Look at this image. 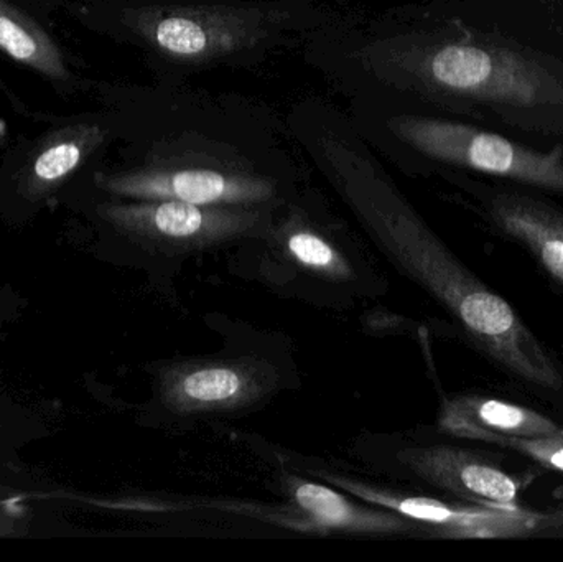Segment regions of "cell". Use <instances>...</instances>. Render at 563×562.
<instances>
[{
    "label": "cell",
    "mask_w": 563,
    "mask_h": 562,
    "mask_svg": "<svg viewBox=\"0 0 563 562\" xmlns=\"http://www.w3.org/2000/svg\"><path fill=\"white\" fill-rule=\"evenodd\" d=\"M328 175L377 243L455 317L479 349L525 382L562 388L554 360L515 307L450 253L360 145L338 152Z\"/></svg>",
    "instance_id": "1"
},
{
    "label": "cell",
    "mask_w": 563,
    "mask_h": 562,
    "mask_svg": "<svg viewBox=\"0 0 563 562\" xmlns=\"http://www.w3.org/2000/svg\"><path fill=\"white\" fill-rule=\"evenodd\" d=\"M417 78L440 95L499 108L563 106V81L536 56L506 43L459 38L420 49Z\"/></svg>",
    "instance_id": "2"
},
{
    "label": "cell",
    "mask_w": 563,
    "mask_h": 562,
    "mask_svg": "<svg viewBox=\"0 0 563 562\" xmlns=\"http://www.w3.org/2000/svg\"><path fill=\"white\" fill-rule=\"evenodd\" d=\"M389 128L437 161L563 195L562 148L542 154L495 132L426 115H397L389 119Z\"/></svg>",
    "instance_id": "3"
},
{
    "label": "cell",
    "mask_w": 563,
    "mask_h": 562,
    "mask_svg": "<svg viewBox=\"0 0 563 562\" xmlns=\"http://www.w3.org/2000/svg\"><path fill=\"white\" fill-rule=\"evenodd\" d=\"M131 25L162 55L190 63L233 55L266 35L260 12L233 7H144L132 13Z\"/></svg>",
    "instance_id": "4"
},
{
    "label": "cell",
    "mask_w": 563,
    "mask_h": 562,
    "mask_svg": "<svg viewBox=\"0 0 563 562\" xmlns=\"http://www.w3.org/2000/svg\"><path fill=\"white\" fill-rule=\"evenodd\" d=\"M109 188L144 200L256 207L276 197L271 178L243 168L211 164H167L114 175Z\"/></svg>",
    "instance_id": "5"
},
{
    "label": "cell",
    "mask_w": 563,
    "mask_h": 562,
    "mask_svg": "<svg viewBox=\"0 0 563 562\" xmlns=\"http://www.w3.org/2000/svg\"><path fill=\"white\" fill-rule=\"evenodd\" d=\"M122 218L139 233L174 251H194L236 240L256 230L263 214L244 205H197L148 200L122 208Z\"/></svg>",
    "instance_id": "6"
},
{
    "label": "cell",
    "mask_w": 563,
    "mask_h": 562,
    "mask_svg": "<svg viewBox=\"0 0 563 562\" xmlns=\"http://www.w3.org/2000/svg\"><path fill=\"white\" fill-rule=\"evenodd\" d=\"M340 487L380 508L396 511L407 520L439 528L440 535L453 538L521 537L539 527L542 518L516 508H462L423 497H397L363 484L334 478Z\"/></svg>",
    "instance_id": "7"
},
{
    "label": "cell",
    "mask_w": 563,
    "mask_h": 562,
    "mask_svg": "<svg viewBox=\"0 0 563 562\" xmlns=\"http://www.w3.org/2000/svg\"><path fill=\"white\" fill-rule=\"evenodd\" d=\"M269 370L254 363H188L174 368L165 398L174 411L201 412L243 408L269 392Z\"/></svg>",
    "instance_id": "8"
},
{
    "label": "cell",
    "mask_w": 563,
    "mask_h": 562,
    "mask_svg": "<svg viewBox=\"0 0 563 562\" xmlns=\"http://www.w3.org/2000/svg\"><path fill=\"white\" fill-rule=\"evenodd\" d=\"M400 461L435 487L485 507L516 508L521 482L485 459L452 448L400 452Z\"/></svg>",
    "instance_id": "9"
},
{
    "label": "cell",
    "mask_w": 563,
    "mask_h": 562,
    "mask_svg": "<svg viewBox=\"0 0 563 562\" xmlns=\"http://www.w3.org/2000/svg\"><path fill=\"white\" fill-rule=\"evenodd\" d=\"M440 428L465 439L482 432L512 438H548L562 431L554 421L532 409L482 396H460L445 401Z\"/></svg>",
    "instance_id": "10"
},
{
    "label": "cell",
    "mask_w": 563,
    "mask_h": 562,
    "mask_svg": "<svg viewBox=\"0 0 563 562\" xmlns=\"http://www.w3.org/2000/svg\"><path fill=\"white\" fill-rule=\"evenodd\" d=\"M489 211L499 230L528 246L549 276L563 284L561 211L522 195H499Z\"/></svg>",
    "instance_id": "11"
},
{
    "label": "cell",
    "mask_w": 563,
    "mask_h": 562,
    "mask_svg": "<svg viewBox=\"0 0 563 562\" xmlns=\"http://www.w3.org/2000/svg\"><path fill=\"white\" fill-rule=\"evenodd\" d=\"M295 504L313 524L350 533H399L409 530L402 518L387 511L364 510L323 485L295 481L290 487Z\"/></svg>",
    "instance_id": "12"
},
{
    "label": "cell",
    "mask_w": 563,
    "mask_h": 562,
    "mask_svg": "<svg viewBox=\"0 0 563 562\" xmlns=\"http://www.w3.org/2000/svg\"><path fill=\"white\" fill-rule=\"evenodd\" d=\"M0 49L48 78L63 79L68 75L65 59L52 36L9 0H0Z\"/></svg>",
    "instance_id": "13"
},
{
    "label": "cell",
    "mask_w": 563,
    "mask_h": 562,
    "mask_svg": "<svg viewBox=\"0 0 563 562\" xmlns=\"http://www.w3.org/2000/svg\"><path fill=\"white\" fill-rule=\"evenodd\" d=\"M104 139L106 132L95 124L69 125L53 132L36 151L32 162L33 178L45 185L63 180L95 154Z\"/></svg>",
    "instance_id": "14"
},
{
    "label": "cell",
    "mask_w": 563,
    "mask_h": 562,
    "mask_svg": "<svg viewBox=\"0 0 563 562\" xmlns=\"http://www.w3.org/2000/svg\"><path fill=\"white\" fill-rule=\"evenodd\" d=\"M287 251L295 261L313 273L324 274L331 279H347L350 264L320 234L310 230H295L288 234Z\"/></svg>",
    "instance_id": "15"
},
{
    "label": "cell",
    "mask_w": 563,
    "mask_h": 562,
    "mask_svg": "<svg viewBox=\"0 0 563 562\" xmlns=\"http://www.w3.org/2000/svg\"><path fill=\"white\" fill-rule=\"evenodd\" d=\"M473 439L512 449L519 454L528 455L544 467L563 474V429L559 434L548 436V438H512V436L482 432Z\"/></svg>",
    "instance_id": "16"
}]
</instances>
